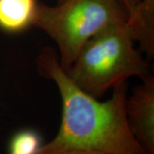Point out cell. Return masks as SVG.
<instances>
[{"label": "cell", "instance_id": "6da1fadb", "mask_svg": "<svg viewBox=\"0 0 154 154\" xmlns=\"http://www.w3.org/2000/svg\"><path fill=\"white\" fill-rule=\"evenodd\" d=\"M38 72L55 83L62 102L57 134L43 144L38 154H147L133 136L126 117V82L112 88L100 101L75 86L51 47L37 57Z\"/></svg>", "mask_w": 154, "mask_h": 154}, {"label": "cell", "instance_id": "7a4b0ae2", "mask_svg": "<svg viewBox=\"0 0 154 154\" xmlns=\"http://www.w3.org/2000/svg\"><path fill=\"white\" fill-rule=\"evenodd\" d=\"M134 42L128 22L110 25L86 42L65 73L80 89L100 99L130 77L143 80L152 75Z\"/></svg>", "mask_w": 154, "mask_h": 154}, {"label": "cell", "instance_id": "3957f363", "mask_svg": "<svg viewBox=\"0 0 154 154\" xmlns=\"http://www.w3.org/2000/svg\"><path fill=\"white\" fill-rule=\"evenodd\" d=\"M120 22L129 23V16L119 0H64L56 5L38 2L33 26L55 42L66 71L87 41Z\"/></svg>", "mask_w": 154, "mask_h": 154}, {"label": "cell", "instance_id": "277c9868", "mask_svg": "<svg viewBox=\"0 0 154 154\" xmlns=\"http://www.w3.org/2000/svg\"><path fill=\"white\" fill-rule=\"evenodd\" d=\"M126 117L133 136L147 154H154V77L152 75L127 96Z\"/></svg>", "mask_w": 154, "mask_h": 154}, {"label": "cell", "instance_id": "5b68a950", "mask_svg": "<svg viewBox=\"0 0 154 154\" xmlns=\"http://www.w3.org/2000/svg\"><path fill=\"white\" fill-rule=\"evenodd\" d=\"M38 0H0V29L19 33L33 26Z\"/></svg>", "mask_w": 154, "mask_h": 154}, {"label": "cell", "instance_id": "8992f818", "mask_svg": "<svg viewBox=\"0 0 154 154\" xmlns=\"http://www.w3.org/2000/svg\"><path fill=\"white\" fill-rule=\"evenodd\" d=\"M136 41L145 53L154 51V0H142L137 23L134 28Z\"/></svg>", "mask_w": 154, "mask_h": 154}, {"label": "cell", "instance_id": "52a82bcc", "mask_svg": "<svg viewBox=\"0 0 154 154\" xmlns=\"http://www.w3.org/2000/svg\"><path fill=\"white\" fill-rule=\"evenodd\" d=\"M42 138L33 129H22L11 138L8 144V154H38L42 146Z\"/></svg>", "mask_w": 154, "mask_h": 154}, {"label": "cell", "instance_id": "ba28073f", "mask_svg": "<svg viewBox=\"0 0 154 154\" xmlns=\"http://www.w3.org/2000/svg\"><path fill=\"white\" fill-rule=\"evenodd\" d=\"M129 16V26L133 28L137 23L140 7L142 0H119Z\"/></svg>", "mask_w": 154, "mask_h": 154}, {"label": "cell", "instance_id": "9c48e42d", "mask_svg": "<svg viewBox=\"0 0 154 154\" xmlns=\"http://www.w3.org/2000/svg\"><path fill=\"white\" fill-rule=\"evenodd\" d=\"M63 1H64V0H57V3H60V2H63Z\"/></svg>", "mask_w": 154, "mask_h": 154}]
</instances>
